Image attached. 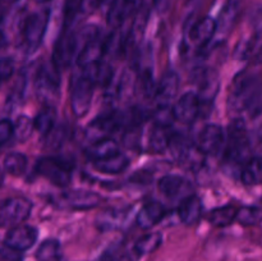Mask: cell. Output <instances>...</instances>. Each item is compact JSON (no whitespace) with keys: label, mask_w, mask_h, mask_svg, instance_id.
I'll return each instance as SVG.
<instances>
[{"label":"cell","mask_w":262,"mask_h":261,"mask_svg":"<svg viewBox=\"0 0 262 261\" xmlns=\"http://www.w3.org/2000/svg\"><path fill=\"white\" fill-rule=\"evenodd\" d=\"M201 109L202 102L199 95L194 92H186L177 100L174 106L171 107V112L177 122L191 124L197 119Z\"/></svg>","instance_id":"30bf717a"},{"label":"cell","mask_w":262,"mask_h":261,"mask_svg":"<svg viewBox=\"0 0 262 261\" xmlns=\"http://www.w3.org/2000/svg\"><path fill=\"white\" fill-rule=\"evenodd\" d=\"M238 207L234 205H225V206L212 209L207 215V220L215 227H227L237 220Z\"/></svg>","instance_id":"d4e9b609"},{"label":"cell","mask_w":262,"mask_h":261,"mask_svg":"<svg viewBox=\"0 0 262 261\" xmlns=\"http://www.w3.org/2000/svg\"><path fill=\"white\" fill-rule=\"evenodd\" d=\"M179 90V76L176 72H166L156 86L155 100L158 107H168L176 99Z\"/></svg>","instance_id":"e0dca14e"},{"label":"cell","mask_w":262,"mask_h":261,"mask_svg":"<svg viewBox=\"0 0 262 261\" xmlns=\"http://www.w3.org/2000/svg\"><path fill=\"white\" fill-rule=\"evenodd\" d=\"M227 143L225 133L217 124H207L202 128L197 138V148L206 155H216Z\"/></svg>","instance_id":"7c38bea8"},{"label":"cell","mask_w":262,"mask_h":261,"mask_svg":"<svg viewBox=\"0 0 262 261\" xmlns=\"http://www.w3.org/2000/svg\"><path fill=\"white\" fill-rule=\"evenodd\" d=\"M61 258H63V251L60 243L56 240L43 241L36 251L37 261H61Z\"/></svg>","instance_id":"83f0119b"},{"label":"cell","mask_w":262,"mask_h":261,"mask_svg":"<svg viewBox=\"0 0 262 261\" xmlns=\"http://www.w3.org/2000/svg\"><path fill=\"white\" fill-rule=\"evenodd\" d=\"M260 60L262 61V49L260 50Z\"/></svg>","instance_id":"ee69618b"},{"label":"cell","mask_w":262,"mask_h":261,"mask_svg":"<svg viewBox=\"0 0 262 261\" xmlns=\"http://www.w3.org/2000/svg\"><path fill=\"white\" fill-rule=\"evenodd\" d=\"M58 202L64 209L90 210L99 206L101 202V197L95 192L73 189V191H67L66 193L61 194Z\"/></svg>","instance_id":"4fadbf2b"},{"label":"cell","mask_w":262,"mask_h":261,"mask_svg":"<svg viewBox=\"0 0 262 261\" xmlns=\"http://www.w3.org/2000/svg\"><path fill=\"white\" fill-rule=\"evenodd\" d=\"M169 3H170V0H154V7L158 12L163 13L168 9Z\"/></svg>","instance_id":"ab89813d"},{"label":"cell","mask_w":262,"mask_h":261,"mask_svg":"<svg viewBox=\"0 0 262 261\" xmlns=\"http://www.w3.org/2000/svg\"><path fill=\"white\" fill-rule=\"evenodd\" d=\"M81 12V0H67L64 8V25L67 26L76 18L77 13Z\"/></svg>","instance_id":"836d02e7"},{"label":"cell","mask_w":262,"mask_h":261,"mask_svg":"<svg viewBox=\"0 0 262 261\" xmlns=\"http://www.w3.org/2000/svg\"><path fill=\"white\" fill-rule=\"evenodd\" d=\"M36 173L58 187H67L72 181V165L54 156H43L35 165Z\"/></svg>","instance_id":"7a4b0ae2"},{"label":"cell","mask_w":262,"mask_h":261,"mask_svg":"<svg viewBox=\"0 0 262 261\" xmlns=\"http://www.w3.org/2000/svg\"><path fill=\"white\" fill-rule=\"evenodd\" d=\"M67 136V128L63 124H56L48 135L45 136L46 138V146L49 148H59L63 145L64 140H66Z\"/></svg>","instance_id":"1f68e13d"},{"label":"cell","mask_w":262,"mask_h":261,"mask_svg":"<svg viewBox=\"0 0 262 261\" xmlns=\"http://www.w3.org/2000/svg\"><path fill=\"white\" fill-rule=\"evenodd\" d=\"M27 158L20 153H8L3 159V168L10 176H23L27 169Z\"/></svg>","instance_id":"4316f807"},{"label":"cell","mask_w":262,"mask_h":261,"mask_svg":"<svg viewBox=\"0 0 262 261\" xmlns=\"http://www.w3.org/2000/svg\"><path fill=\"white\" fill-rule=\"evenodd\" d=\"M204 214V206H202L201 200L197 196L187 197L183 201H181L178 206V216L182 223L187 225H193L199 222Z\"/></svg>","instance_id":"ffe728a7"},{"label":"cell","mask_w":262,"mask_h":261,"mask_svg":"<svg viewBox=\"0 0 262 261\" xmlns=\"http://www.w3.org/2000/svg\"><path fill=\"white\" fill-rule=\"evenodd\" d=\"M36 241H37V229L32 225L19 224L8 230L5 234L4 245L23 252L32 247Z\"/></svg>","instance_id":"5bb4252c"},{"label":"cell","mask_w":262,"mask_h":261,"mask_svg":"<svg viewBox=\"0 0 262 261\" xmlns=\"http://www.w3.org/2000/svg\"><path fill=\"white\" fill-rule=\"evenodd\" d=\"M173 136L174 133H171V125L155 123L148 135V147L154 153H164L170 146Z\"/></svg>","instance_id":"44dd1931"},{"label":"cell","mask_w":262,"mask_h":261,"mask_svg":"<svg viewBox=\"0 0 262 261\" xmlns=\"http://www.w3.org/2000/svg\"><path fill=\"white\" fill-rule=\"evenodd\" d=\"M49 15H50L49 9H43L32 13L26 18L25 23H23L22 36L23 42L28 51L37 50V48L42 42L43 35H45L46 27H48Z\"/></svg>","instance_id":"277c9868"},{"label":"cell","mask_w":262,"mask_h":261,"mask_svg":"<svg viewBox=\"0 0 262 261\" xmlns=\"http://www.w3.org/2000/svg\"><path fill=\"white\" fill-rule=\"evenodd\" d=\"M158 188L161 194L170 200L183 201L187 197L193 194V184L187 178L176 174H168L159 179Z\"/></svg>","instance_id":"ba28073f"},{"label":"cell","mask_w":262,"mask_h":261,"mask_svg":"<svg viewBox=\"0 0 262 261\" xmlns=\"http://www.w3.org/2000/svg\"><path fill=\"white\" fill-rule=\"evenodd\" d=\"M241 179L246 186L262 184V156L248 159L241 171Z\"/></svg>","instance_id":"cb8c5ba5"},{"label":"cell","mask_w":262,"mask_h":261,"mask_svg":"<svg viewBox=\"0 0 262 261\" xmlns=\"http://www.w3.org/2000/svg\"><path fill=\"white\" fill-rule=\"evenodd\" d=\"M33 122H35V129L38 130V132L45 137V136L56 125L55 107L51 106V105H45V106L38 112V114L36 115Z\"/></svg>","instance_id":"484cf974"},{"label":"cell","mask_w":262,"mask_h":261,"mask_svg":"<svg viewBox=\"0 0 262 261\" xmlns=\"http://www.w3.org/2000/svg\"><path fill=\"white\" fill-rule=\"evenodd\" d=\"M217 32V22L211 17L196 20L189 30V40L199 48L205 49L211 44Z\"/></svg>","instance_id":"9a60e30c"},{"label":"cell","mask_w":262,"mask_h":261,"mask_svg":"<svg viewBox=\"0 0 262 261\" xmlns=\"http://www.w3.org/2000/svg\"><path fill=\"white\" fill-rule=\"evenodd\" d=\"M261 79L256 74L243 73L234 79L229 95V107L233 112L246 110L248 100L252 96L255 90L261 83Z\"/></svg>","instance_id":"5b68a950"},{"label":"cell","mask_w":262,"mask_h":261,"mask_svg":"<svg viewBox=\"0 0 262 261\" xmlns=\"http://www.w3.org/2000/svg\"><path fill=\"white\" fill-rule=\"evenodd\" d=\"M118 153H120L119 145L117 143V141H114L113 138L109 137L95 141V142H92L86 150L87 158L91 159L92 161L110 158V156L115 155V154Z\"/></svg>","instance_id":"7402d4cb"},{"label":"cell","mask_w":262,"mask_h":261,"mask_svg":"<svg viewBox=\"0 0 262 261\" xmlns=\"http://www.w3.org/2000/svg\"><path fill=\"white\" fill-rule=\"evenodd\" d=\"M128 165H129V160L122 153H118L115 155L110 156V158L102 159V160L94 161L95 169L106 174L122 173L128 168Z\"/></svg>","instance_id":"603a6c76"},{"label":"cell","mask_w":262,"mask_h":261,"mask_svg":"<svg viewBox=\"0 0 262 261\" xmlns=\"http://www.w3.org/2000/svg\"><path fill=\"white\" fill-rule=\"evenodd\" d=\"M78 48L79 45L78 41H77L76 33L64 32L63 35L58 38L55 46H54L51 61L55 64V67L59 71L66 69L67 67L71 66L72 60H73L77 51H78Z\"/></svg>","instance_id":"8fae6325"},{"label":"cell","mask_w":262,"mask_h":261,"mask_svg":"<svg viewBox=\"0 0 262 261\" xmlns=\"http://www.w3.org/2000/svg\"><path fill=\"white\" fill-rule=\"evenodd\" d=\"M35 130V122L26 115H20L14 123V138L19 142H26Z\"/></svg>","instance_id":"f546056e"},{"label":"cell","mask_w":262,"mask_h":261,"mask_svg":"<svg viewBox=\"0 0 262 261\" xmlns=\"http://www.w3.org/2000/svg\"><path fill=\"white\" fill-rule=\"evenodd\" d=\"M166 214L165 206L158 201L147 202L142 209L138 211L136 216V223L141 229H150L164 219Z\"/></svg>","instance_id":"ac0fdd59"},{"label":"cell","mask_w":262,"mask_h":261,"mask_svg":"<svg viewBox=\"0 0 262 261\" xmlns=\"http://www.w3.org/2000/svg\"><path fill=\"white\" fill-rule=\"evenodd\" d=\"M32 212V202L25 197H12L3 201L0 207L2 227L13 228L22 224Z\"/></svg>","instance_id":"8992f818"},{"label":"cell","mask_w":262,"mask_h":261,"mask_svg":"<svg viewBox=\"0 0 262 261\" xmlns=\"http://www.w3.org/2000/svg\"><path fill=\"white\" fill-rule=\"evenodd\" d=\"M161 243H163V235H161V233H148V234L142 235V237L136 241L135 252L138 256L148 255V253L158 250L161 246Z\"/></svg>","instance_id":"f1b7e54d"},{"label":"cell","mask_w":262,"mask_h":261,"mask_svg":"<svg viewBox=\"0 0 262 261\" xmlns=\"http://www.w3.org/2000/svg\"><path fill=\"white\" fill-rule=\"evenodd\" d=\"M105 53H106V44L97 36L82 46L77 55V64L81 67L82 71L91 68V67L101 63Z\"/></svg>","instance_id":"2e32d148"},{"label":"cell","mask_w":262,"mask_h":261,"mask_svg":"<svg viewBox=\"0 0 262 261\" xmlns=\"http://www.w3.org/2000/svg\"><path fill=\"white\" fill-rule=\"evenodd\" d=\"M237 222L242 225H256L262 222V209L256 206H243L238 209Z\"/></svg>","instance_id":"4dcf8cb0"},{"label":"cell","mask_w":262,"mask_h":261,"mask_svg":"<svg viewBox=\"0 0 262 261\" xmlns=\"http://www.w3.org/2000/svg\"><path fill=\"white\" fill-rule=\"evenodd\" d=\"M12 137H14V124L8 118H4L0 123V142L5 145Z\"/></svg>","instance_id":"e575fe53"},{"label":"cell","mask_w":262,"mask_h":261,"mask_svg":"<svg viewBox=\"0 0 262 261\" xmlns=\"http://www.w3.org/2000/svg\"><path fill=\"white\" fill-rule=\"evenodd\" d=\"M246 112L252 118H257L262 114V82L248 100L247 105H246Z\"/></svg>","instance_id":"d6a6232c"},{"label":"cell","mask_w":262,"mask_h":261,"mask_svg":"<svg viewBox=\"0 0 262 261\" xmlns=\"http://www.w3.org/2000/svg\"><path fill=\"white\" fill-rule=\"evenodd\" d=\"M128 210L109 209L102 211L96 217V225L100 230H115L122 229L128 222Z\"/></svg>","instance_id":"d6986e66"},{"label":"cell","mask_w":262,"mask_h":261,"mask_svg":"<svg viewBox=\"0 0 262 261\" xmlns=\"http://www.w3.org/2000/svg\"><path fill=\"white\" fill-rule=\"evenodd\" d=\"M117 3H118V0H102L101 5L102 7H107V9L110 10L115 4H117Z\"/></svg>","instance_id":"b9f144b4"},{"label":"cell","mask_w":262,"mask_h":261,"mask_svg":"<svg viewBox=\"0 0 262 261\" xmlns=\"http://www.w3.org/2000/svg\"><path fill=\"white\" fill-rule=\"evenodd\" d=\"M17 0H2V8H3V13L5 14L7 9H9Z\"/></svg>","instance_id":"60d3db41"},{"label":"cell","mask_w":262,"mask_h":261,"mask_svg":"<svg viewBox=\"0 0 262 261\" xmlns=\"http://www.w3.org/2000/svg\"><path fill=\"white\" fill-rule=\"evenodd\" d=\"M120 2H122L125 18H128L129 15L135 14L137 10H140V8L142 7L143 0H120Z\"/></svg>","instance_id":"74e56055"},{"label":"cell","mask_w":262,"mask_h":261,"mask_svg":"<svg viewBox=\"0 0 262 261\" xmlns=\"http://www.w3.org/2000/svg\"><path fill=\"white\" fill-rule=\"evenodd\" d=\"M246 125L242 120L237 119L232 123L228 130V140L225 143V159L232 163L245 160L250 151Z\"/></svg>","instance_id":"3957f363"},{"label":"cell","mask_w":262,"mask_h":261,"mask_svg":"<svg viewBox=\"0 0 262 261\" xmlns=\"http://www.w3.org/2000/svg\"><path fill=\"white\" fill-rule=\"evenodd\" d=\"M192 82L199 87V96L202 105L211 102L219 91V76L212 68H196Z\"/></svg>","instance_id":"9c48e42d"},{"label":"cell","mask_w":262,"mask_h":261,"mask_svg":"<svg viewBox=\"0 0 262 261\" xmlns=\"http://www.w3.org/2000/svg\"><path fill=\"white\" fill-rule=\"evenodd\" d=\"M252 51V44L250 41H243V42H239L237 45V49L234 51V56L239 60H243V59L247 58L248 55Z\"/></svg>","instance_id":"f35d334b"},{"label":"cell","mask_w":262,"mask_h":261,"mask_svg":"<svg viewBox=\"0 0 262 261\" xmlns=\"http://www.w3.org/2000/svg\"><path fill=\"white\" fill-rule=\"evenodd\" d=\"M14 73V63L12 59L3 58L0 61V76L3 81H8Z\"/></svg>","instance_id":"d590c367"},{"label":"cell","mask_w":262,"mask_h":261,"mask_svg":"<svg viewBox=\"0 0 262 261\" xmlns=\"http://www.w3.org/2000/svg\"><path fill=\"white\" fill-rule=\"evenodd\" d=\"M37 3H46V2H50V0H36Z\"/></svg>","instance_id":"7bdbcfd3"},{"label":"cell","mask_w":262,"mask_h":261,"mask_svg":"<svg viewBox=\"0 0 262 261\" xmlns=\"http://www.w3.org/2000/svg\"><path fill=\"white\" fill-rule=\"evenodd\" d=\"M59 69L53 61H45L35 76V92L40 101L51 105L59 96L60 89V77Z\"/></svg>","instance_id":"6da1fadb"},{"label":"cell","mask_w":262,"mask_h":261,"mask_svg":"<svg viewBox=\"0 0 262 261\" xmlns=\"http://www.w3.org/2000/svg\"><path fill=\"white\" fill-rule=\"evenodd\" d=\"M2 261H22V252L3 243Z\"/></svg>","instance_id":"8d00e7d4"},{"label":"cell","mask_w":262,"mask_h":261,"mask_svg":"<svg viewBox=\"0 0 262 261\" xmlns=\"http://www.w3.org/2000/svg\"><path fill=\"white\" fill-rule=\"evenodd\" d=\"M94 81L83 73L73 81L71 89V107L76 117H83L89 113L94 97Z\"/></svg>","instance_id":"52a82bcc"}]
</instances>
